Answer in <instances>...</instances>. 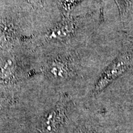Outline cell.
Listing matches in <instances>:
<instances>
[{"label":"cell","mask_w":133,"mask_h":133,"mask_svg":"<svg viewBox=\"0 0 133 133\" xmlns=\"http://www.w3.org/2000/svg\"><path fill=\"white\" fill-rule=\"evenodd\" d=\"M133 65V57L127 52L121 54L107 68L98 80L94 92L101 91Z\"/></svg>","instance_id":"cell-1"},{"label":"cell","mask_w":133,"mask_h":133,"mask_svg":"<svg viewBox=\"0 0 133 133\" xmlns=\"http://www.w3.org/2000/svg\"><path fill=\"white\" fill-rule=\"evenodd\" d=\"M75 24L71 19L67 18L55 26L48 35L49 39H62L69 37L74 32Z\"/></svg>","instance_id":"cell-2"},{"label":"cell","mask_w":133,"mask_h":133,"mask_svg":"<svg viewBox=\"0 0 133 133\" xmlns=\"http://www.w3.org/2000/svg\"><path fill=\"white\" fill-rule=\"evenodd\" d=\"M47 71L53 77L58 78H64L68 76L69 69L67 62L62 60H53L46 67Z\"/></svg>","instance_id":"cell-3"},{"label":"cell","mask_w":133,"mask_h":133,"mask_svg":"<svg viewBox=\"0 0 133 133\" xmlns=\"http://www.w3.org/2000/svg\"><path fill=\"white\" fill-rule=\"evenodd\" d=\"M119 8V12L123 16H124L132 6L133 0H115Z\"/></svg>","instance_id":"cell-4"},{"label":"cell","mask_w":133,"mask_h":133,"mask_svg":"<svg viewBox=\"0 0 133 133\" xmlns=\"http://www.w3.org/2000/svg\"><path fill=\"white\" fill-rule=\"evenodd\" d=\"M33 1H38V2H39V1H43V0H33Z\"/></svg>","instance_id":"cell-5"}]
</instances>
